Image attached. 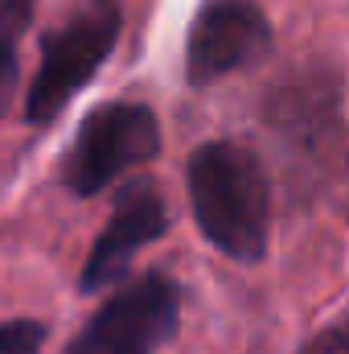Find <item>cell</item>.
I'll return each mask as SVG.
<instances>
[{
	"label": "cell",
	"mask_w": 349,
	"mask_h": 354,
	"mask_svg": "<svg viewBox=\"0 0 349 354\" xmlns=\"http://www.w3.org/2000/svg\"><path fill=\"white\" fill-rule=\"evenodd\" d=\"M161 153V124L144 103L115 99L94 107L79 124L74 145L62 157V181L74 198L103 194L115 177Z\"/></svg>",
	"instance_id": "3"
},
{
	"label": "cell",
	"mask_w": 349,
	"mask_h": 354,
	"mask_svg": "<svg viewBox=\"0 0 349 354\" xmlns=\"http://www.w3.org/2000/svg\"><path fill=\"white\" fill-rule=\"evenodd\" d=\"M185 181L206 243L239 264L263 260L271 227V185L259 157L239 140H210L193 149Z\"/></svg>",
	"instance_id": "1"
},
{
	"label": "cell",
	"mask_w": 349,
	"mask_h": 354,
	"mask_svg": "<svg viewBox=\"0 0 349 354\" xmlns=\"http://www.w3.org/2000/svg\"><path fill=\"white\" fill-rule=\"evenodd\" d=\"M346 214H349V174H346Z\"/></svg>",
	"instance_id": "10"
},
{
	"label": "cell",
	"mask_w": 349,
	"mask_h": 354,
	"mask_svg": "<svg viewBox=\"0 0 349 354\" xmlns=\"http://www.w3.org/2000/svg\"><path fill=\"white\" fill-rule=\"evenodd\" d=\"M300 354H349V322H337V326L321 330Z\"/></svg>",
	"instance_id": "9"
},
{
	"label": "cell",
	"mask_w": 349,
	"mask_h": 354,
	"mask_svg": "<svg viewBox=\"0 0 349 354\" xmlns=\"http://www.w3.org/2000/svg\"><path fill=\"white\" fill-rule=\"evenodd\" d=\"M123 17L115 0H83L58 29L41 37V66L25 99V120L46 128L62 115V107L103 71L119 41Z\"/></svg>",
	"instance_id": "2"
},
{
	"label": "cell",
	"mask_w": 349,
	"mask_h": 354,
	"mask_svg": "<svg viewBox=\"0 0 349 354\" xmlns=\"http://www.w3.org/2000/svg\"><path fill=\"white\" fill-rule=\"evenodd\" d=\"M181 288L165 272L123 284L83 326L66 354H157L177 330Z\"/></svg>",
	"instance_id": "4"
},
{
	"label": "cell",
	"mask_w": 349,
	"mask_h": 354,
	"mask_svg": "<svg viewBox=\"0 0 349 354\" xmlns=\"http://www.w3.org/2000/svg\"><path fill=\"white\" fill-rule=\"evenodd\" d=\"M271 46V25L251 0H214L193 17L185 41V79L189 87H210L235 71H247Z\"/></svg>",
	"instance_id": "5"
},
{
	"label": "cell",
	"mask_w": 349,
	"mask_h": 354,
	"mask_svg": "<svg viewBox=\"0 0 349 354\" xmlns=\"http://www.w3.org/2000/svg\"><path fill=\"white\" fill-rule=\"evenodd\" d=\"M46 342V326L33 317H17L0 326V354H41Z\"/></svg>",
	"instance_id": "8"
},
{
	"label": "cell",
	"mask_w": 349,
	"mask_h": 354,
	"mask_svg": "<svg viewBox=\"0 0 349 354\" xmlns=\"http://www.w3.org/2000/svg\"><path fill=\"white\" fill-rule=\"evenodd\" d=\"M165 231H169V210H165V198L157 194V185H152V181H128V185L115 194L111 218H107V227L99 231L87 264H83L79 288H83V292H103V288H111V284L128 272V264L136 260V252L148 248V243H157Z\"/></svg>",
	"instance_id": "6"
},
{
	"label": "cell",
	"mask_w": 349,
	"mask_h": 354,
	"mask_svg": "<svg viewBox=\"0 0 349 354\" xmlns=\"http://www.w3.org/2000/svg\"><path fill=\"white\" fill-rule=\"evenodd\" d=\"M33 21V0H0V115L17 87V46Z\"/></svg>",
	"instance_id": "7"
}]
</instances>
